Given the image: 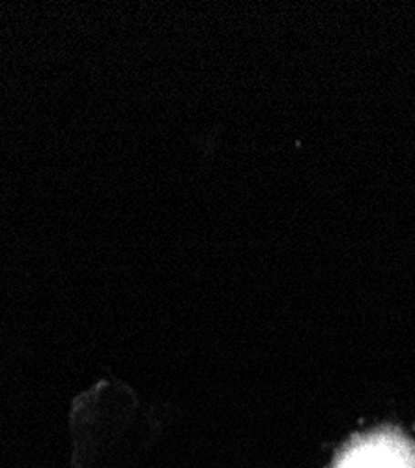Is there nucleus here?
Returning a JSON list of instances; mask_svg holds the SVG:
<instances>
[{"mask_svg": "<svg viewBox=\"0 0 415 468\" xmlns=\"http://www.w3.org/2000/svg\"><path fill=\"white\" fill-rule=\"evenodd\" d=\"M338 468H415V448L391 435L358 442Z\"/></svg>", "mask_w": 415, "mask_h": 468, "instance_id": "1", "label": "nucleus"}]
</instances>
